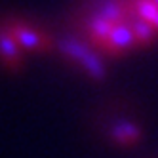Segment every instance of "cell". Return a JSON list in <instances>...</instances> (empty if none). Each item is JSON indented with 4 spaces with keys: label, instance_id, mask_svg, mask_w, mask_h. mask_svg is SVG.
<instances>
[{
    "label": "cell",
    "instance_id": "1",
    "mask_svg": "<svg viewBox=\"0 0 158 158\" xmlns=\"http://www.w3.org/2000/svg\"><path fill=\"white\" fill-rule=\"evenodd\" d=\"M78 23L76 38L101 59L131 55L158 42V0H94Z\"/></svg>",
    "mask_w": 158,
    "mask_h": 158
},
{
    "label": "cell",
    "instance_id": "2",
    "mask_svg": "<svg viewBox=\"0 0 158 158\" xmlns=\"http://www.w3.org/2000/svg\"><path fill=\"white\" fill-rule=\"evenodd\" d=\"M53 35L42 25L21 17L0 21V63L6 69H21L32 55H46L55 48Z\"/></svg>",
    "mask_w": 158,
    "mask_h": 158
}]
</instances>
